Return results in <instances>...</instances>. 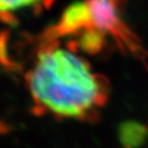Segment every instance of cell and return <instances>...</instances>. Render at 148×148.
<instances>
[{"label":"cell","mask_w":148,"mask_h":148,"mask_svg":"<svg viewBox=\"0 0 148 148\" xmlns=\"http://www.w3.org/2000/svg\"><path fill=\"white\" fill-rule=\"evenodd\" d=\"M55 0H0V21L13 24L19 14L32 12L41 13L48 9Z\"/></svg>","instance_id":"3"},{"label":"cell","mask_w":148,"mask_h":148,"mask_svg":"<svg viewBox=\"0 0 148 148\" xmlns=\"http://www.w3.org/2000/svg\"><path fill=\"white\" fill-rule=\"evenodd\" d=\"M89 13L91 30L111 38L127 53L139 58H146L138 37L131 31L123 20L122 12L126 0H84Z\"/></svg>","instance_id":"2"},{"label":"cell","mask_w":148,"mask_h":148,"mask_svg":"<svg viewBox=\"0 0 148 148\" xmlns=\"http://www.w3.org/2000/svg\"><path fill=\"white\" fill-rule=\"evenodd\" d=\"M117 135L124 148H139L146 142L147 127L139 122L127 121L119 126Z\"/></svg>","instance_id":"4"},{"label":"cell","mask_w":148,"mask_h":148,"mask_svg":"<svg viewBox=\"0 0 148 148\" xmlns=\"http://www.w3.org/2000/svg\"><path fill=\"white\" fill-rule=\"evenodd\" d=\"M24 81L31 97L32 114L49 115L57 121L99 122L111 93L106 76L95 71L78 52L62 47L58 40L45 33Z\"/></svg>","instance_id":"1"}]
</instances>
